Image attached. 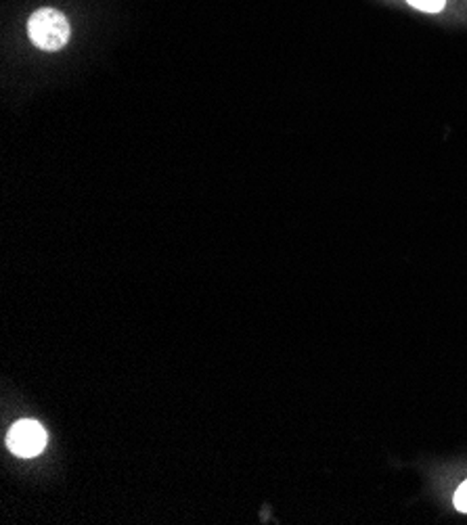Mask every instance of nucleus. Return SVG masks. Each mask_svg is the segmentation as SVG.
Listing matches in <instances>:
<instances>
[{
  "label": "nucleus",
  "instance_id": "1",
  "mask_svg": "<svg viewBox=\"0 0 467 525\" xmlns=\"http://www.w3.org/2000/svg\"><path fill=\"white\" fill-rule=\"evenodd\" d=\"M27 36L40 50L55 53V50H61L69 42L72 30H69L67 17L61 11L43 7L34 11L30 19H27Z\"/></svg>",
  "mask_w": 467,
  "mask_h": 525
},
{
  "label": "nucleus",
  "instance_id": "2",
  "mask_svg": "<svg viewBox=\"0 0 467 525\" xmlns=\"http://www.w3.org/2000/svg\"><path fill=\"white\" fill-rule=\"evenodd\" d=\"M7 446L13 454L23 459H30L40 454L46 446V431L38 421H19L11 427Z\"/></svg>",
  "mask_w": 467,
  "mask_h": 525
},
{
  "label": "nucleus",
  "instance_id": "3",
  "mask_svg": "<svg viewBox=\"0 0 467 525\" xmlns=\"http://www.w3.org/2000/svg\"><path fill=\"white\" fill-rule=\"evenodd\" d=\"M413 9L424 11V13H440L445 9L447 0H407Z\"/></svg>",
  "mask_w": 467,
  "mask_h": 525
},
{
  "label": "nucleus",
  "instance_id": "4",
  "mask_svg": "<svg viewBox=\"0 0 467 525\" xmlns=\"http://www.w3.org/2000/svg\"><path fill=\"white\" fill-rule=\"evenodd\" d=\"M455 506H457V511L467 513V482L461 483L457 494H455Z\"/></svg>",
  "mask_w": 467,
  "mask_h": 525
}]
</instances>
